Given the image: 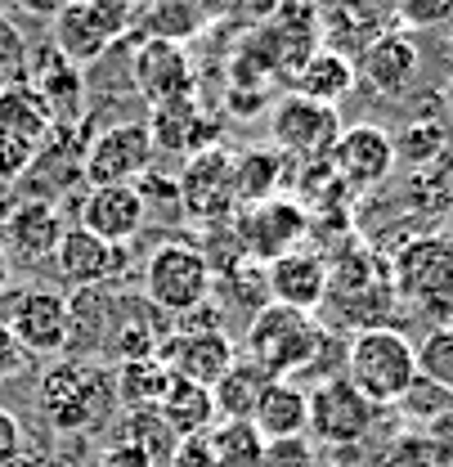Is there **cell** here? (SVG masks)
<instances>
[{
	"mask_svg": "<svg viewBox=\"0 0 453 467\" xmlns=\"http://www.w3.org/2000/svg\"><path fill=\"white\" fill-rule=\"evenodd\" d=\"M382 14L368 5V0H337V5H324V18H319V36L328 41L324 50H333L341 58L364 55L377 36H382Z\"/></svg>",
	"mask_w": 453,
	"mask_h": 467,
	"instance_id": "obj_23",
	"label": "cell"
},
{
	"mask_svg": "<svg viewBox=\"0 0 453 467\" xmlns=\"http://www.w3.org/2000/svg\"><path fill=\"white\" fill-rule=\"evenodd\" d=\"M130 81L149 99V109H162V104L198 95V72L189 63V50L175 46V41H158V36L139 41V50L130 58Z\"/></svg>",
	"mask_w": 453,
	"mask_h": 467,
	"instance_id": "obj_14",
	"label": "cell"
},
{
	"mask_svg": "<svg viewBox=\"0 0 453 467\" xmlns=\"http://www.w3.org/2000/svg\"><path fill=\"white\" fill-rule=\"evenodd\" d=\"M328 162H333V171L345 189H377L396 171V140H391V130H382L373 121L341 126Z\"/></svg>",
	"mask_w": 453,
	"mask_h": 467,
	"instance_id": "obj_15",
	"label": "cell"
},
{
	"mask_svg": "<svg viewBox=\"0 0 453 467\" xmlns=\"http://www.w3.org/2000/svg\"><path fill=\"white\" fill-rule=\"evenodd\" d=\"M0 86H5V77H0Z\"/></svg>",
	"mask_w": 453,
	"mask_h": 467,
	"instance_id": "obj_54",
	"label": "cell"
},
{
	"mask_svg": "<svg viewBox=\"0 0 453 467\" xmlns=\"http://www.w3.org/2000/svg\"><path fill=\"white\" fill-rule=\"evenodd\" d=\"M207 23L202 5L198 0H149L144 14H139V27L158 41H175L184 46L189 36H198V27Z\"/></svg>",
	"mask_w": 453,
	"mask_h": 467,
	"instance_id": "obj_33",
	"label": "cell"
},
{
	"mask_svg": "<svg viewBox=\"0 0 453 467\" xmlns=\"http://www.w3.org/2000/svg\"><path fill=\"white\" fill-rule=\"evenodd\" d=\"M373 467H440V463H436L431 445L422 441V431H399L396 441L377 454Z\"/></svg>",
	"mask_w": 453,
	"mask_h": 467,
	"instance_id": "obj_38",
	"label": "cell"
},
{
	"mask_svg": "<svg viewBox=\"0 0 453 467\" xmlns=\"http://www.w3.org/2000/svg\"><path fill=\"white\" fill-rule=\"evenodd\" d=\"M175 193H180V216L198 221V225H221L238 216V198H233V153L225 144L193 153L184 162V171L175 175Z\"/></svg>",
	"mask_w": 453,
	"mask_h": 467,
	"instance_id": "obj_10",
	"label": "cell"
},
{
	"mask_svg": "<svg viewBox=\"0 0 453 467\" xmlns=\"http://www.w3.org/2000/svg\"><path fill=\"white\" fill-rule=\"evenodd\" d=\"M279 184H283V158L274 149L233 153V198H238V212L279 198Z\"/></svg>",
	"mask_w": 453,
	"mask_h": 467,
	"instance_id": "obj_29",
	"label": "cell"
},
{
	"mask_svg": "<svg viewBox=\"0 0 453 467\" xmlns=\"http://www.w3.org/2000/svg\"><path fill=\"white\" fill-rule=\"evenodd\" d=\"M27 14H36V18H58L67 5H77V0H18Z\"/></svg>",
	"mask_w": 453,
	"mask_h": 467,
	"instance_id": "obj_49",
	"label": "cell"
},
{
	"mask_svg": "<svg viewBox=\"0 0 453 467\" xmlns=\"http://www.w3.org/2000/svg\"><path fill=\"white\" fill-rule=\"evenodd\" d=\"M63 238V216L55 202H23L5 216V252L18 265H46L55 261V247Z\"/></svg>",
	"mask_w": 453,
	"mask_h": 467,
	"instance_id": "obj_22",
	"label": "cell"
},
{
	"mask_svg": "<svg viewBox=\"0 0 453 467\" xmlns=\"http://www.w3.org/2000/svg\"><path fill=\"white\" fill-rule=\"evenodd\" d=\"M9 337L27 350V359H50L67 350V296L50 288H27L14 296V306L0 319Z\"/></svg>",
	"mask_w": 453,
	"mask_h": 467,
	"instance_id": "obj_13",
	"label": "cell"
},
{
	"mask_svg": "<svg viewBox=\"0 0 453 467\" xmlns=\"http://www.w3.org/2000/svg\"><path fill=\"white\" fill-rule=\"evenodd\" d=\"M324 301H337V310L345 319H355L359 328H382L396 306L386 261H377L368 247L341 252L337 261H328V296Z\"/></svg>",
	"mask_w": 453,
	"mask_h": 467,
	"instance_id": "obj_6",
	"label": "cell"
},
{
	"mask_svg": "<svg viewBox=\"0 0 453 467\" xmlns=\"http://www.w3.org/2000/svg\"><path fill=\"white\" fill-rule=\"evenodd\" d=\"M144 126H149V135H153V149H167V153L193 158V153L221 149V117L207 113V109L198 104V95L153 109V117H149Z\"/></svg>",
	"mask_w": 453,
	"mask_h": 467,
	"instance_id": "obj_19",
	"label": "cell"
},
{
	"mask_svg": "<svg viewBox=\"0 0 453 467\" xmlns=\"http://www.w3.org/2000/svg\"><path fill=\"white\" fill-rule=\"evenodd\" d=\"M126 247H113L95 234H86L81 225L63 230L55 247V275L72 288H108L126 275Z\"/></svg>",
	"mask_w": 453,
	"mask_h": 467,
	"instance_id": "obj_17",
	"label": "cell"
},
{
	"mask_svg": "<svg viewBox=\"0 0 453 467\" xmlns=\"http://www.w3.org/2000/svg\"><path fill=\"white\" fill-rule=\"evenodd\" d=\"M36 405L55 431H95L117 409L113 368L95 359H55L36 382Z\"/></svg>",
	"mask_w": 453,
	"mask_h": 467,
	"instance_id": "obj_1",
	"label": "cell"
},
{
	"mask_svg": "<svg viewBox=\"0 0 453 467\" xmlns=\"http://www.w3.org/2000/svg\"><path fill=\"white\" fill-rule=\"evenodd\" d=\"M391 288L396 296H408L427 319L453 324V243L449 238H413L391 256Z\"/></svg>",
	"mask_w": 453,
	"mask_h": 467,
	"instance_id": "obj_5",
	"label": "cell"
},
{
	"mask_svg": "<svg viewBox=\"0 0 453 467\" xmlns=\"http://www.w3.org/2000/svg\"><path fill=\"white\" fill-rule=\"evenodd\" d=\"M399 14L413 23V27H431V23H445L453 18V0H404Z\"/></svg>",
	"mask_w": 453,
	"mask_h": 467,
	"instance_id": "obj_44",
	"label": "cell"
},
{
	"mask_svg": "<svg viewBox=\"0 0 453 467\" xmlns=\"http://www.w3.org/2000/svg\"><path fill=\"white\" fill-rule=\"evenodd\" d=\"M233 234L242 243V256L256 265H270L287 252L305 247L310 238V207L296 198H270L256 207H242L233 216Z\"/></svg>",
	"mask_w": 453,
	"mask_h": 467,
	"instance_id": "obj_8",
	"label": "cell"
},
{
	"mask_svg": "<svg viewBox=\"0 0 453 467\" xmlns=\"http://www.w3.org/2000/svg\"><path fill=\"white\" fill-rule=\"evenodd\" d=\"M9 279H14V261H9V252H5V243H0V292L9 288Z\"/></svg>",
	"mask_w": 453,
	"mask_h": 467,
	"instance_id": "obj_50",
	"label": "cell"
},
{
	"mask_svg": "<svg viewBox=\"0 0 453 467\" xmlns=\"http://www.w3.org/2000/svg\"><path fill=\"white\" fill-rule=\"evenodd\" d=\"M117 431H121L117 441L135 445V450H139L153 467H167L170 454H175V445H180V436L162 422V413H158V409H121Z\"/></svg>",
	"mask_w": 453,
	"mask_h": 467,
	"instance_id": "obj_32",
	"label": "cell"
},
{
	"mask_svg": "<svg viewBox=\"0 0 453 467\" xmlns=\"http://www.w3.org/2000/svg\"><path fill=\"white\" fill-rule=\"evenodd\" d=\"M417 67H422V55H417V41L408 32H382L364 55L355 58V77L368 90L386 95V99L404 95L417 81Z\"/></svg>",
	"mask_w": 453,
	"mask_h": 467,
	"instance_id": "obj_21",
	"label": "cell"
},
{
	"mask_svg": "<svg viewBox=\"0 0 453 467\" xmlns=\"http://www.w3.org/2000/svg\"><path fill=\"white\" fill-rule=\"evenodd\" d=\"M221 324H225V310H221L216 301H202V306H193L189 315H180V319L170 324V333H225Z\"/></svg>",
	"mask_w": 453,
	"mask_h": 467,
	"instance_id": "obj_42",
	"label": "cell"
},
{
	"mask_svg": "<svg viewBox=\"0 0 453 467\" xmlns=\"http://www.w3.org/2000/svg\"><path fill=\"white\" fill-rule=\"evenodd\" d=\"M413 359H417V378H427V382L453 391V324L431 328V333L413 347Z\"/></svg>",
	"mask_w": 453,
	"mask_h": 467,
	"instance_id": "obj_35",
	"label": "cell"
},
{
	"mask_svg": "<svg viewBox=\"0 0 453 467\" xmlns=\"http://www.w3.org/2000/svg\"><path fill=\"white\" fill-rule=\"evenodd\" d=\"M319 5H337V0H319Z\"/></svg>",
	"mask_w": 453,
	"mask_h": 467,
	"instance_id": "obj_53",
	"label": "cell"
},
{
	"mask_svg": "<svg viewBox=\"0 0 453 467\" xmlns=\"http://www.w3.org/2000/svg\"><path fill=\"white\" fill-rule=\"evenodd\" d=\"M324 347H328V333L314 324V315H301V310L270 301L252 315L242 359H252L265 378H296L301 368H310L319 359Z\"/></svg>",
	"mask_w": 453,
	"mask_h": 467,
	"instance_id": "obj_2",
	"label": "cell"
},
{
	"mask_svg": "<svg viewBox=\"0 0 453 467\" xmlns=\"http://www.w3.org/2000/svg\"><path fill=\"white\" fill-rule=\"evenodd\" d=\"M18 77L23 72V36H18V27L0 14V77Z\"/></svg>",
	"mask_w": 453,
	"mask_h": 467,
	"instance_id": "obj_46",
	"label": "cell"
},
{
	"mask_svg": "<svg viewBox=\"0 0 453 467\" xmlns=\"http://www.w3.org/2000/svg\"><path fill=\"white\" fill-rule=\"evenodd\" d=\"M211 454L216 467H265V441L252 422H216Z\"/></svg>",
	"mask_w": 453,
	"mask_h": 467,
	"instance_id": "obj_34",
	"label": "cell"
},
{
	"mask_svg": "<svg viewBox=\"0 0 453 467\" xmlns=\"http://www.w3.org/2000/svg\"><path fill=\"white\" fill-rule=\"evenodd\" d=\"M445 113L453 117V77H449V86H445Z\"/></svg>",
	"mask_w": 453,
	"mask_h": 467,
	"instance_id": "obj_52",
	"label": "cell"
},
{
	"mask_svg": "<svg viewBox=\"0 0 453 467\" xmlns=\"http://www.w3.org/2000/svg\"><path fill=\"white\" fill-rule=\"evenodd\" d=\"M377 422V409L368 405L345 378H324L319 387L305 391V436L333 450L359 445Z\"/></svg>",
	"mask_w": 453,
	"mask_h": 467,
	"instance_id": "obj_7",
	"label": "cell"
},
{
	"mask_svg": "<svg viewBox=\"0 0 453 467\" xmlns=\"http://www.w3.org/2000/svg\"><path fill=\"white\" fill-rule=\"evenodd\" d=\"M167 467H216V454H211V431L180 436V445H175V454H170Z\"/></svg>",
	"mask_w": 453,
	"mask_h": 467,
	"instance_id": "obj_41",
	"label": "cell"
},
{
	"mask_svg": "<svg viewBox=\"0 0 453 467\" xmlns=\"http://www.w3.org/2000/svg\"><path fill=\"white\" fill-rule=\"evenodd\" d=\"M158 413L175 436H193V431H211L216 427V400L207 387H193V382H180L170 378L167 396L158 400Z\"/></svg>",
	"mask_w": 453,
	"mask_h": 467,
	"instance_id": "obj_30",
	"label": "cell"
},
{
	"mask_svg": "<svg viewBox=\"0 0 453 467\" xmlns=\"http://www.w3.org/2000/svg\"><path fill=\"white\" fill-rule=\"evenodd\" d=\"M417 431H422V441L431 445L436 463H440V467L453 463V413H445V418H436V422H427V427H417Z\"/></svg>",
	"mask_w": 453,
	"mask_h": 467,
	"instance_id": "obj_45",
	"label": "cell"
},
{
	"mask_svg": "<svg viewBox=\"0 0 453 467\" xmlns=\"http://www.w3.org/2000/svg\"><path fill=\"white\" fill-rule=\"evenodd\" d=\"M130 27V0H77L55 18V55L90 67Z\"/></svg>",
	"mask_w": 453,
	"mask_h": 467,
	"instance_id": "obj_9",
	"label": "cell"
},
{
	"mask_svg": "<svg viewBox=\"0 0 453 467\" xmlns=\"http://www.w3.org/2000/svg\"><path fill=\"white\" fill-rule=\"evenodd\" d=\"M153 135L144 121H113L108 130H99L81 158V175L90 180V189L99 184H135L139 175L153 171Z\"/></svg>",
	"mask_w": 453,
	"mask_h": 467,
	"instance_id": "obj_11",
	"label": "cell"
},
{
	"mask_svg": "<svg viewBox=\"0 0 453 467\" xmlns=\"http://www.w3.org/2000/svg\"><path fill=\"white\" fill-rule=\"evenodd\" d=\"M36 153H41V144H32V140H18V135L0 130V184L23 180V175L32 171Z\"/></svg>",
	"mask_w": 453,
	"mask_h": 467,
	"instance_id": "obj_39",
	"label": "cell"
},
{
	"mask_svg": "<svg viewBox=\"0 0 453 467\" xmlns=\"http://www.w3.org/2000/svg\"><path fill=\"white\" fill-rule=\"evenodd\" d=\"M265 288H270V301H274V306L310 315V310L324 306V296H328V256L314 252V247L287 252V256L265 265Z\"/></svg>",
	"mask_w": 453,
	"mask_h": 467,
	"instance_id": "obj_18",
	"label": "cell"
},
{
	"mask_svg": "<svg viewBox=\"0 0 453 467\" xmlns=\"http://www.w3.org/2000/svg\"><path fill=\"white\" fill-rule=\"evenodd\" d=\"M391 140H396V162L404 158V162H413V167H417V162L440 158V149H445V144H453L440 121H413L404 135H391Z\"/></svg>",
	"mask_w": 453,
	"mask_h": 467,
	"instance_id": "obj_37",
	"label": "cell"
},
{
	"mask_svg": "<svg viewBox=\"0 0 453 467\" xmlns=\"http://www.w3.org/2000/svg\"><path fill=\"white\" fill-rule=\"evenodd\" d=\"M27 350L18 347L14 337H9V328L0 324V382H9V378H18V373H27Z\"/></svg>",
	"mask_w": 453,
	"mask_h": 467,
	"instance_id": "obj_47",
	"label": "cell"
},
{
	"mask_svg": "<svg viewBox=\"0 0 453 467\" xmlns=\"http://www.w3.org/2000/svg\"><path fill=\"white\" fill-rule=\"evenodd\" d=\"M252 427L261 431V441L305 436V387L292 382V378H270L261 387V396H256Z\"/></svg>",
	"mask_w": 453,
	"mask_h": 467,
	"instance_id": "obj_24",
	"label": "cell"
},
{
	"mask_svg": "<svg viewBox=\"0 0 453 467\" xmlns=\"http://www.w3.org/2000/svg\"><path fill=\"white\" fill-rule=\"evenodd\" d=\"M23 445H27V431H23V422H18V413H9V409H0V467L18 463V454H23Z\"/></svg>",
	"mask_w": 453,
	"mask_h": 467,
	"instance_id": "obj_43",
	"label": "cell"
},
{
	"mask_svg": "<svg viewBox=\"0 0 453 467\" xmlns=\"http://www.w3.org/2000/svg\"><path fill=\"white\" fill-rule=\"evenodd\" d=\"M32 86H36L46 113L55 121V130H67V126L81 121V113H86V77H81V67H72V63H63L58 55H50L41 63V72H36Z\"/></svg>",
	"mask_w": 453,
	"mask_h": 467,
	"instance_id": "obj_25",
	"label": "cell"
},
{
	"mask_svg": "<svg viewBox=\"0 0 453 467\" xmlns=\"http://www.w3.org/2000/svg\"><path fill=\"white\" fill-rule=\"evenodd\" d=\"M445 467H453V463H445Z\"/></svg>",
	"mask_w": 453,
	"mask_h": 467,
	"instance_id": "obj_55",
	"label": "cell"
},
{
	"mask_svg": "<svg viewBox=\"0 0 453 467\" xmlns=\"http://www.w3.org/2000/svg\"><path fill=\"white\" fill-rule=\"evenodd\" d=\"M373 409L399 405L408 382L417 378L413 342L399 328H359L345 347V373H341Z\"/></svg>",
	"mask_w": 453,
	"mask_h": 467,
	"instance_id": "obj_3",
	"label": "cell"
},
{
	"mask_svg": "<svg viewBox=\"0 0 453 467\" xmlns=\"http://www.w3.org/2000/svg\"><path fill=\"white\" fill-rule=\"evenodd\" d=\"M0 130H9L18 140H32V144H46L50 140L55 121H50L36 86L27 77H14V81L0 86Z\"/></svg>",
	"mask_w": 453,
	"mask_h": 467,
	"instance_id": "obj_27",
	"label": "cell"
},
{
	"mask_svg": "<svg viewBox=\"0 0 453 467\" xmlns=\"http://www.w3.org/2000/svg\"><path fill=\"white\" fill-rule=\"evenodd\" d=\"M158 359L167 364L170 378L211 391L233 368L238 347L229 342V333H167L162 347H158Z\"/></svg>",
	"mask_w": 453,
	"mask_h": 467,
	"instance_id": "obj_16",
	"label": "cell"
},
{
	"mask_svg": "<svg viewBox=\"0 0 453 467\" xmlns=\"http://www.w3.org/2000/svg\"><path fill=\"white\" fill-rule=\"evenodd\" d=\"M333 467H373L368 459H359V454H350V450H337V463Z\"/></svg>",
	"mask_w": 453,
	"mask_h": 467,
	"instance_id": "obj_51",
	"label": "cell"
},
{
	"mask_svg": "<svg viewBox=\"0 0 453 467\" xmlns=\"http://www.w3.org/2000/svg\"><path fill=\"white\" fill-rule=\"evenodd\" d=\"M170 373L158 355H139V359H121L113 368V391L117 409H158L167 396Z\"/></svg>",
	"mask_w": 453,
	"mask_h": 467,
	"instance_id": "obj_28",
	"label": "cell"
},
{
	"mask_svg": "<svg viewBox=\"0 0 453 467\" xmlns=\"http://www.w3.org/2000/svg\"><path fill=\"white\" fill-rule=\"evenodd\" d=\"M265 467H324L310 436H287V441H265Z\"/></svg>",
	"mask_w": 453,
	"mask_h": 467,
	"instance_id": "obj_40",
	"label": "cell"
},
{
	"mask_svg": "<svg viewBox=\"0 0 453 467\" xmlns=\"http://www.w3.org/2000/svg\"><path fill=\"white\" fill-rule=\"evenodd\" d=\"M341 135L337 109L310 104L301 95H283L270 109V140L279 158H328Z\"/></svg>",
	"mask_w": 453,
	"mask_h": 467,
	"instance_id": "obj_12",
	"label": "cell"
},
{
	"mask_svg": "<svg viewBox=\"0 0 453 467\" xmlns=\"http://www.w3.org/2000/svg\"><path fill=\"white\" fill-rule=\"evenodd\" d=\"M144 198L135 184H99L81 198V230L113 243V247H126L135 234L144 230Z\"/></svg>",
	"mask_w": 453,
	"mask_h": 467,
	"instance_id": "obj_20",
	"label": "cell"
},
{
	"mask_svg": "<svg viewBox=\"0 0 453 467\" xmlns=\"http://www.w3.org/2000/svg\"><path fill=\"white\" fill-rule=\"evenodd\" d=\"M270 378L252 364V359H233L225 378L211 387V400H216V422H252V409H256V396Z\"/></svg>",
	"mask_w": 453,
	"mask_h": 467,
	"instance_id": "obj_31",
	"label": "cell"
},
{
	"mask_svg": "<svg viewBox=\"0 0 453 467\" xmlns=\"http://www.w3.org/2000/svg\"><path fill=\"white\" fill-rule=\"evenodd\" d=\"M292 81H296L292 95H301L310 104H324V109H337L341 99L355 90L359 77H355V63L350 58L333 55V50H314V55L301 63V72Z\"/></svg>",
	"mask_w": 453,
	"mask_h": 467,
	"instance_id": "obj_26",
	"label": "cell"
},
{
	"mask_svg": "<svg viewBox=\"0 0 453 467\" xmlns=\"http://www.w3.org/2000/svg\"><path fill=\"white\" fill-rule=\"evenodd\" d=\"M99 467H153L135 445H126V441H117V445H108L104 450V459H99Z\"/></svg>",
	"mask_w": 453,
	"mask_h": 467,
	"instance_id": "obj_48",
	"label": "cell"
},
{
	"mask_svg": "<svg viewBox=\"0 0 453 467\" xmlns=\"http://www.w3.org/2000/svg\"><path fill=\"white\" fill-rule=\"evenodd\" d=\"M211 284H216V275H211V261H207L202 243L167 238L144 261V301L167 319H180L193 306L211 301Z\"/></svg>",
	"mask_w": 453,
	"mask_h": 467,
	"instance_id": "obj_4",
	"label": "cell"
},
{
	"mask_svg": "<svg viewBox=\"0 0 453 467\" xmlns=\"http://www.w3.org/2000/svg\"><path fill=\"white\" fill-rule=\"evenodd\" d=\"M399 409H404V418H408L413 427H427V422H436V418L453 413V391L436 387V382H427V378H413L408 391L399 396Z\"/></svg>",
	"mask_w": 453,
	"mask_h": 467,
	"instance_id": "obj_36",
	"label": "cell"
}]
</instances>
